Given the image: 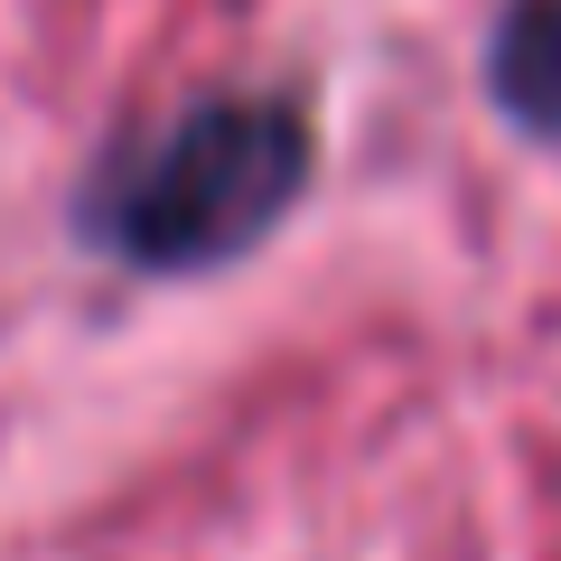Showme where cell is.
Wrapping results in <instances>:
<instances>
[{"mask_svg": "<svg viewBox=\"0 0 561 561\" xmlns=\"http://www.w3.org/2000/svg\"><path fill=\"white\" fill-rule=\"evenodd\" d=\"M300 160L309 140L280 103H206L113 179L103 225L131 262H216L280 216Z\"/></svg>", "mask_w": 561, "mask_h": 561, "instance_id": "1", "label": "cell"}, {"mask_svg": "<svg viewBox=\"0 0 561 561\" xmlns=\"http://www.w3.org/2000/svg\"><path fill=\"white\" fill-rule=\"evenodd\" d=\"M496 76H505V103H515V113L561 122V0H524L515 10Z\"/></svg>", "mask_w": 561, "mask_h": 561, "instance_id": "2", "label": "cell"}]
</instances>
